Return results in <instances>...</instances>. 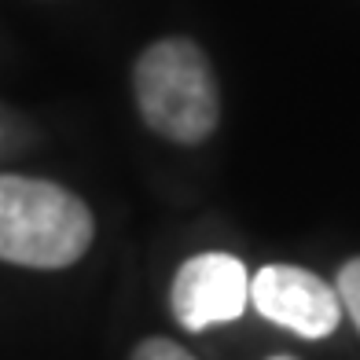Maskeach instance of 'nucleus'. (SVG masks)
<instances>
[{
  "mask_svg": "<svg viewBox=\"0 0 360 360\" xmlns=\"http://www.w3.org/2000/svg\"><path fill=\"white\" fill-rule=\"evenodd\" d=\"M335 294H338V302H342V313H349L353 323H356V331H360V257L346 261V265L338 269Z\"/></svg>",
  "mask_w": 360,
  "mask_h": 360,
  "instance_id": "obj_5",
  "label": "nucleus"
},
{
  "mask_svg": "<svg viewBox=\"0 0 360 360\" xmlns=\"http://www.w3.org/2000/svg\"><path fill=\"white\" fill-rule=\"evenodd\" d=\"M129 360H195V356L184 346H176L173 338H143Z\"/></svg>",
  "mask_w": 360,
  "mask_h": 360,
  "instance_id": "obj_6",
  "label": "nucleus"
},
{
  "mask_svg": "<svg viewBox=\"0 0 360 360\" xmlns=\"http://www.w3.org/2000/svg\"><path fill=\"white\" fill-rule=\"evenodd\" d=\"M136 110L151 133L195 147L221 122V89L206 52L188 37L147 44L133 67Z\"/></svg>",
  "mask_w": 360,
  "mask_h": 360,
  "instance_id": "obj_2",
  "label": "nucleus"
},
{
  "mask_svg": "<svg viewBox=\"0 0 360 360\" xmlns=\"http://www.w3.org/2000/svg\"><path fill=\"white\" fill-rule=\"evenodd\" d=\"M250 276L232 254H195L176 269L169 287L173 316L184 331H206L247 313Z\"/></svg>",
  "mask_w": 360,
  "mask_h": 360,
  "instance_id": "obj_3",
  "label": "nucleus"
},
{
  "mask_svg": "<svg viewBox=\"0 0 360 360\" xmlns=\"http://www.w3.org/2000/svg\"><path fill=\"white\" fill-rule=\"evenodd\" d=\"M96 217L70 188L0 173V261L19 269H70L89 254Z\"/></svg>",
  "mask_w": 360,
  "mask_h": 360,
  "instance_id": "obj_1",
  "label": "nucleus"
},
{
  "mask_svg": "<svg viewBox=\"0 0 360 360\" xmlns=\"http://www.w3.org/2000/svg\"><path fill=\"white\" fill-rule=\"evenodd\" d=\"M250 305L265 320L302 338L331 335L342 320V302L331 283L298 265H265L250 276Z\"/></svg>",
  "mask_w": 360,
  "mask_h": 360,
  "instance_id": "obj_4",
  "label": "nucleus"
}]
</instances>
